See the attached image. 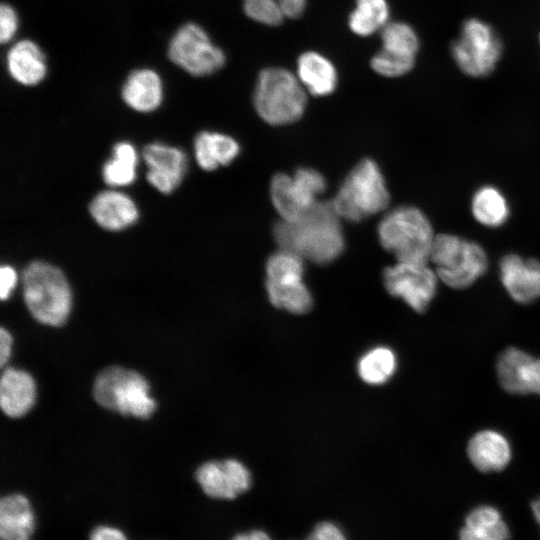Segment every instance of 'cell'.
Wrapping results in <instances>:
<instances>
[{
	"label": "cell",
	"mask_w": 540,
	"mask_h": 540,
	"mask_svg": "<svg viewBox=\"0 0 540 540\" xmlns=\"http://www.w3.org/2000/svg\"><path fill=\"white\" fill-rule=\"evenodd\" d=\"M325 187L324 177L312 168H299L293 175L278 173L270 184L272 204L280 219L291 221L311 209Z\"/></svg>",
	"instance_id": "8fae6325"
},
{
	"label": "cell",
	"mask_w": 540,
	"mask_h": 540,
	"mask_svg": "<svg viewBox=\"0 0 540 540\" xmlns=\"http://www.w3.org/2000/svg\"><path fill=\"white\" fill-rule=\"evenodd\" d=\"M23 298L31 315L49 326L63 325L70 313L72 293L64 273L44 261H32L21 275Z\"/></svg>",
	"instance_id": "7a4b0ae2"
},
{
	"label": "cell",
	"mask_w": 540,
	"mask_h": 540,
	"mask_svg": "<svg viewBox=\"0 0 540 540\" xmlns=\"http://www.w3.org/2000/svg\"><path fill=\"white\" fill-rule=\"evenodd\" d=\"M501 282L513 300L531 303L540 297V261L523 259L516 254L505 255L500 261Z\"/></svg>",
	"instance_id": "e0dca14e"
},
{
	"label": "cell",
	"mask_w": 540,
	"mask_h": 540,
	"mask_svg": "<svg viewBox=\"0 0 540 540\" xmlns=\"http://www.w3.org/2000/svg\"><path fill=\"white\" fill-rule=\"evenodd\" d=\"M430 261L438 278L454 289H464L482 276L488 265L483 248L451 234L435 236Z\"/></svg>",
	"instance_id": "52a82bcc"
},
{
	"label": "cell",
	"mask_w": 540,
	"mask_h": 540,
	"mask_svg": "<svg viewBox=\"0 0 540 540\" xmlns=\"http://www.w3.org/2000/svg\"><path fill=\"white\" fill-rule=\"evenodd\" d=\"M239 150L238 143L232 137L218 132L202 131L194 140L196 162L206 171L230 164Z\"/></svg>",
	"instance_id": "d4e9b609"
},
{
	"label": "cell",
	"mask_w": 540,
	"mask_h": 540,
	"mask_svg": "<svg viewBox=\"0 0 540 540\" xmlns=\"http://www.w3.org/2000/svg\"><path fill=\"white\" fill-rule=\"evenodd\" d=\"M296 75L313 96L330 95L337 87L338 73L334 63L317 51H305L298 57Z\"/></svg>",
	"instance_id": "603a6c76"
},
{
	"label": "cell",
	"mask_w": 540,
	"mask_h": 540,
	"mask_svg": "<svg viewBox=\"0 0 540 540\" xmlns=\"http://www.w3.org/2000/svg\"><path fill=\"white\" fill-rule=\"evenodd\" d=\"M540 39V38H539Z\"/></svg>",
	"instance_id": "f35d334b"
},
{
	"label": "cell",
	"mask_w": 540,
	"mask_h": 540,
	"mask_svg": "<svg viewBox=\"0 0 540 540\" xmlns=\"http://www.w3.org/2000/svg\"><path fill=\"white\" fill-rule=\"evenodd\" d=\"M499 382L512 394H540V359L510 347L503 351L496 365Z\"/></svg>",
	"instance_id": "2e32d148"
},
{
	"label": "cell",
	"mask_w": 540,
	"mask_h": 540,
	"mask_svg": "<svg viewBox=\"0 0 540 540\" xmlns=\"http://www.w3.org/2000/svg\"><path fill=\"white\" fill-rule=\"evenodd\" d=\"M531 509L536 521L540 526V498L532 502Z\"/></svg>",
	"instance_id": "74e56055"
},
{
	"label": "cell",
	"mask_w": 540,
	"mask_h": 540,
	"mask_svg": "<svg viewBox=\"0 0 540 540\" xmlns=\"http://www.w3.org/2000/svg\"><path fill=\"white\" fill-rule=\"evenodd\" d=\"M377 233L382 247L397 262L430 261L435 236L428 218L418 208L400 206L389 211L379 222Z\"/></svg>",
	"instance_id": "3957f363"
},
{
	"label": "cell",
	"mask_w": 540,
	"mask_h": 540,
	"mask_svg": "<svg viewBox=\"0 0 540 540\" xmlns=\"http://www.w3.org/2000/svg\"><path fill=\"white\" fill-rule=\"evenodd\" d=\"M230 540H273L268 533L260 529H253L234 535Z\"/></svg>",
	"instance_id": "8d00e7d4"
},
{
	"label": "cell",
	"mask_w": 540,
	"mask_h": 540,
	"mask_svg": "<svg viewBox=\"0 0 540 540\" xmlns=\"http://www.w3.org/2000/svg\"><path fill=\"white\" fill-rule=\"evenodd\" d=\"M12 347V336L4 329H0V364L3 366L10 357Z\"/></svg>",
	"instance_id": "d590c367"
},
{
	"label": "cell",
	"mask_w": 540,
	"mask_h": 540,
	"mask_svg": "<svg viewBox=\"0 0 540 540\" xmlns=\"http://www.w3.org/2000/svg\"><path fill=\"white\" fill-rule=\"evenodd\" d=\"M273 236L280 249L291 251L316 264H328L344 249L341 217L332 201H318L300 217L280 219L273 228Z\"/></svg>",
	"instance_id": "6da1fadb"
},
{
	"label": "cell",
	"mask_w": 540,
	"mask_h": 540,
	"mask_svg": "<svg viewBox=\"0 0 540 540\" xmlns=\"http://www.w3.org/2000/svg\"><path fill=\"white\" fill-rule=\"evenodd\" d=\"M17 272L10 265H2L0 268V298L6 300L10 297L17 284Z\"/></svg>",
	"instance_id": "836d02e7"
},
{
	"label": "cell",
	"mask_w": 540,
	"mask_h": 540,
	"mask_svg": "<svg viewBox=\"0 0 540 540\" xmlns=\"http://www.w3.org/2000/svg\"><path fill=\"white\" fill-rule=\"evenodd\" d=\"M307 94L296 73L283 67H267L258 74L253 104L265 122L287 125L303 115Z\"/></svg>",
	"instance_id": "277c9868"
},
{
	"label": "cell",
	"mask_w": 540,
	"mask_h": 540,
	"mask_svg": "<svg viewBox=\"0 0 540 540\" xmlns=\"http://www.w3.org/2000/svg\"><path fill=\"white\" fill-rule=\"evenodd\" d=\"M397 366L394 352L383 346L375 347L365 353L358 362V374L367 384L380 385L387 382Z\"/></svg>",
	"instance_id": "f546056e"
},
{
	"label": "cell",
	"mask_w": 540,
	"mask_h": 540,
	"mask_svg": "<svg viewBox=\"0 0 540 540\" xmlns=\"http://www.w3.org/2000/svg\"><path fill=\"white\" fill-rule=\"evenodd\" d=\"M138 155L135 147L127 141L114 145L112 157L102 167L104 182L110 187L132 184L137 176Z\"/></svg>",
	"instance_id": "f1b7e54d"
},
{
	"label": "cell",
	"mask_w": 540,
	"mask_h": 540,
	"mask_svg": "<svg viewBox=\"0 0 540 540\" xmlns=\"http://www.w3.org/2000/svg\"><path fill=\"white\" fill-rule=\"evenodd\" d=\"M169 60L191 76L205 77L223 68L226 55L207 31L195 22L182 24L167 46Z\"/></svg>",
	"instance_id": "9c48e42d"
},
{
	"label": "cell",
	"mask_w": 540,
	"mask_h": 540,
	"mask_svg": "<svg viewBox=\"0 0 540 540\" xmlns=\"http://www.w3.org/2000/svg\"><path fill=\"white\" fill-rule=\"evenodd\" d=\"M93 220L108 231H121L133 225L139 211L134 200L118 190H104L94 196L89 204Z\"/></svg>",
	"instance_id": "ac0fdd59"
},
{
	"label": "cell",
	"mask_w": 540,
	"mask_h": 540,
	"mask_svg": "<svg viewBox=\"0 0 540 540\" xmlns=\"http://www.w3.org/2000/svg\"><path fill=\"white\" fill-rule=\"evenodd\" d=\"M35 523L32 504L24 494L12 493L1 498V540H32Z\"/></svg>",
	"instance_id": "7402d4cb"
},
{
	"label": "cell",
	"mask_w": 540,
	"mask_h": 540,
	"mask_svg": "<svg viewBox=\"0 0 540 540\" xmlns=\"http://www.w3.org/2000/svg\"><path fill=\"white\" fill-rule=\"evenodd\" d=\"M381 47L371 58V68L377 74L394 78L412 70L419 50V38L405 22H389L380 32Z\"/></svg>",
	"instance_id": "7c38bea8"
},
{
	"label": "cell",
	"mask_w": 540,
	"mask_h": 540,
	"mask_svg": "<svg viewBox=\"0 0 540 540\" xmlns=\"http://www.w3.org/2000/svg\"><path fill=\"white\" fill-rule=\"evenodd\" d=\"M451 53L463 73L471 77H484L495 69L502 54V44L489 24L471 18L463 23Z\"/></svg>",
	"instance_id": "30bf717a"
},
{
	"label": "cell",
	"mask_w": 540,
	"mask_h": 540,
	"mask_svg": "<svg viewBox=\"0 0 540 540\" xmlns=\"http://www.w3.org/2000/svg\"><path fill=\"white\" fill-rule=\"evenodd\" d=\"M142 156L147 166L146 178L157 191L170 194L181 184L188 163L183 150L153 142L143 148Z\"/></svg>",
	"instance_id": "9a60e30c"
},
{
	"label": "cell",
	"mask_w": 540,
	"mask_h": 540,
	"mask_svg": "<svg viewBox=\"0 0 540 540\" xmlns=\"http://www.w3.org/2000/svg\"><path fill=\"white\" fill-rule=\"evenodd\" d=\"M331 201L341 219L358 222L385 210L390 196L377 164L363 159L346 176Z\"/></svg>",
	"instance_id": "5b68a950"
},
{
	"label": "cell",
	"mask_w": 540,
	"mask_h": 540,
	"mask_svg": "<svg viewBox=\"0 0 540 540\" xmlns=\"http://www.w3.org/2000/svg\"><path fill=\"white\" fill-rule=\"evenodd\" d=\"M472 213L479 223L497 227L506 221L509 210L504 196L496 188L485 186L473 196Z\"/></svg>",
	"instance_id": "4dcf8cb0"
},
{
	"label": "cell",
	"mask_w": 540,
	"mask_h": 540,
	"mask_svg": "<svg viewBox=\"0 0 540 540\" xmlns=\"http://www.w3.org/2000/svg\"><path fill=\"white\" fill-rule=\"evenodd\" d=\"M467 454L477 470L485 473L497 472L509 464L511 447L503 434L494 430H483L469 440Z\"/></svg>",
	"instance_id": "44dd1931"
},
{
	"label": "cell",
	"mask_w": 540,
	"mask_h": 540,
	"mask_svg": "<svg viewBox=\"0 0 540 540\" xmlns=\"http://www.w3.org/2000/svg\"><path fill=\"white\" fill-rule=\"evenodd\" d=\"M307 0H243L245 15L259 24L278 26L286 19L300 17Z\"/></svg>",
	"instance_id": "4316f807"
},
{
	"label": "cell",
	"mask_w": 540,
	"mask_h": 540,
	"mask_svg": "<svg viewBox=\"0 0 540 540\" xmlns=\"http://www.w3.org/2000/svg\"><path fill=\"white\" fill-rule=\"evenodd\" d=\"M195 479L204 494L216 500H233L252 483L248 468L235 459L205 462L196 470Z\"/></svg>",
	"instance_id": "5bb4252c"
},
{
	"label": "cell",
	"mask_w": 540,
	"mask_h": 540,
	"mask_svg": "<svg viewBox=\"0 0 540 540\" xmlns=\"http://www.w3.org/2000/svg\"><path fill=\"white\" fill-rule=\"evenodd\" d=\"M89 540H128L125 533L112 525H97L89 534Z\"/></svg>",
	"instance_id": "e575fe53"
},
{
	"label": "cell",
	"mask_w": 540,
	"mask_h": 540,
	"mask_svg": "<svg viewBox=\"0 0 540 540\" xmlns=\"http://www.w3.org/2000/svg\"><path fill=\"white\" fill-rule=\"evenodd\" d=\"M5 64L9 76L22 86H36L47 76L48 66L42 48L31 39H22L10 46Z\"/></svg>",
	"instance_id": "d6986e66"
},
{
	"label": "cell",
	"mask_w": 540,
	"mask_h": 540,
	"mask_svg": "<svg viewBox=\"0 0 540 540\" xmlns=\"http://www.w3.org/2000/svg\"><path fill=\"white\" fill-rule=\"evenodd\" d=\"M389 16L387 0H356L348 17V26L354 34L368 37L381 32L390 22Z\"/></svg>",
	"instance_id": "83f0119b"
},
{
	"label": "cell",
	"mask_w": 540,
	"mask_h": 540,
	"mask_svg": "<svg viewBox=\"0 0 540 540\" xmlns=\"http://www.w3.org/2000/svg\"><path fill=\"white\" fill-rule=\"evenodd\" d=\"M437 280L436 272L423 263L397 262L383 272L386 291L418 313L424 312L434 298Z\"/></svg>",
	"instance_id": "4fadbf2b"
},
{
	"label": "cell",
	"mask_w": 540,
	"mask_h": 540,
	"mask_svg": "<svg viewBox=\"0 0 540 540\" xmlns=\"http://www.w3.org/2000/svg\"><path fill=\"white\" fill-rule=\"evenodd\" d=\"M510 531L500 512L488 505L473 509L459 532V540H509Z\"/></svg>",
	"instance_id": "484cf974"
},
{
	"label": "cell",
	"mask_w": 540,
	"mask_h": 540,
	"mask_svg": "<svg viewBox=\"0 0 540 540\" xmlns=\"http://www.w3.org/2000/svg\"><path fill=\"white\" fill-rule=\"evenodd\" d=\"M265 269L266 292L274 307L297 315L311 310L313 299L303 281V258L279 248L268 258Z\"/></svg>",
	"instance_id": "ba28073f"
},
{
	"label": "cell",
	"mask_w": 540,
	"mask_h": 540,
	"mask_svg": "<svg viewBox=\"0 0 540 540\" xmlns=\"http://www.w3.org/2000/svg\"><path fill=\"white\" fill-rule=\"evenodd\" d=\"M19 29V16L9 3L0 6V41L7 44L13 40Z\"/></svg>",
	"instance_id": "1f68e13d"
},
{
	"label": "cell",
	"mask_w": 540,
	"mask_h": 540,
	"mask_svg": "<svg viewBox=\"0 0 540 540\" xmlns=\"http://www.w3.org/2000/svg\"><path fill=\"white\" fill-rule=\"evenodd\" d=\"M121 97L124 103L136 112H153L163 101L162 78L154 69L137 68L126 77L121 88Z\"/></svg>",
	"instance_id": "ffe728a7"
},
{
	"label": "cell",
	"mask_w": 540,
	"mask_h": 540,
	"mask_svg": "<svg viewBox=\"0 0 540 540\" xmlns=\"http://www.w3.org/2000/svg\"><path fill=\"white\" fill-rule=\"evenodd\" d=\"M93 395L100 406L123 415L147 419L156 410L146 379L134 370L119 366L108 367L98 374Z\"/></svg>",
	"instance_id": "8992f818"
},
{
	"label": "cell",
	"mask_w": 540,
	"mask_h": 540,
	"mask_svg": "<svg viewBox=\"0 0 540 540\" xmlns=\"http://www.w3.org/2000/svg\"><path fill=\"white\" fill-rule=\"evenodd\" d=\"M306 540H347V537L336 523L322 521L312 529Z\"/></svg>",
	"instance_id": "d6a6232c"
},
{
	"label": "cell",
	"mask_w": 540,
	"mask_h": 540,
	"mask_svg": "<svg viewBox=\"0 0 540 540\" xmlns=\"http://www.w3.org/2000/svg\"><path fill=\"white\" fill-rule=\"evenodd\" d=\"M36 386L32 376L19 369L7 368L0 381V405L9 417L24 416L33 406Z\"/></svg>",
	"instance_id": "cb8c5ba5"
}]
</instances>
